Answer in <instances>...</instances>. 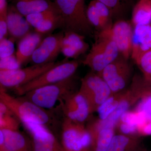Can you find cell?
<instances>
[{
    "mask_svg": "<svg viewBox=\"0 0 151 151\" xmlns=\"http://www.w3.org/2000/svg\"><path fill=\"white\" fill-rule=\"evenodd\" d=\"M0 101L5 103L20 122H32L43 125L58 137L63 116L59 106L52 109H45L22 96L14 97L0 86Z\"/></svg>",
    "mask_w": 151,
    "mask_h": 151,
    "instance_id": "cell-1",
    "label": "cell"
},
{
    "mask_svg": "<svg viewBox=\"0 0 151 151\" xmlns=\"http://www.w3.org/2000/svg\"><path fill=\"white\" fill-rule=\"evenodd\" d=\"M53 3L64 32H73L85 37L94 36L86 16L85 0H54Z\"/></svg>",
    "mask_w": 151,
    "mask_h": 151,
    "instance_id": "cell-2",
    "label": "cell"
},
{
    "mask_svg": "<svg viewBox=\"0 0 151 151\" xmlns=\"http://www.w3.org/2000/svg\"><path fill=\"white\" fill-rule=\"evenodd\" d=\"M77 84L75 74L63 81L33 89L21 96L42 108L52 109L58 101L78 91Z\"/></svg>",
    "mask_w": 151,
    "mask_h": 151,
    "instance_id": "cell-3",
    "label": "cell"
},
{
    "mask_svg": "<svg viewBox=\"0 0 151 151\" xmlns=\"http://www.w3.org/2000/svg\"><path fill=\"white\" fill-rule=\"evenodd\" d=\"M81 62L76 60L65 59L28 83L13 89L15 93L21 96L31 90L65 80L75 75Z\"/></svg>",
    "mask_w": 151,
    "mask_h": 151,
    "instance_id": "cell-4",
    "label": "cell"
},
{
    "mask_svg": "<svg viewBox=\"0 0 151 151\" xmlns=\"http://www.w3.org/2000/svg\"><path fill=\"white\" fill-rule=\"evenodd\" d=\"M150 86L151 82L147 81L144 77L137 76L134 77L130 86L125 89L124 98L118 108L107 119L101 120L98 118L99 126L103 128H116L121 117L138 103Z\"/></svg>",
    "mask_w": 151,
    "mask_h": 151,
    "instance_id": "cell-5",
    "label": "cell"
},
{
    "mask_svg": "<svg viewBox=\"0 0 151 151\" xmlns=\"http://www.w3.org/2000/svg\"><path fill=\"white\" fill-rule=\"evenodd\" d=\"M59 140L63 151H92L86 126L63 116Z\"/></svg>",
    "mask_w": 151,
    "mask_h": 151,
    "instance_id": "cell-6",
    "label": "cell"
},
{
    "mask_svg": "<svg viewBox=\"0 0 151 151\" xmlns=\"http://www.w3.org/2000/svg\"><path fill=\"white\" fill-rule=\"evenodd\" d=\"M120 55L116 44L111 40L96 38V41L81 62L91 71L99 73Z\"/></svg>",
    "mask_w": 151,
    "mask_h": 151,
    "instance_id": "cell-7",
    "label": "cell"
},
{
    "mask_svg": "<svg viewBox=\"0 0 151 151\" xmlns=\"http://www.w3.org/2000/svg\"><path fill=\"white\" fill-rule=\"evenodd\" d=\"M79 90L89 101L93 113L113 94L102 77L92 71L81 78Z\"/></svg>",
    "mask_w": 151,
    "mask_h": 151,
    "instance_id": "cell-8",
    "label": "cell"
},
{
    "mask_svg": "<svg viewBox=\"0 0 151 151\" xmlns=\"http://www.w3.org/2000/svg\"><path fill=\"white\" fill-rule=\"evenodd\" d=\"M132 73L133 68L129 60L120 55L98 74L114 94L127 89L132 79Z\"/></svg>",
    "mask_w": 151,
    "mask_h": 151,
    "instance_id": "cell-9",
    "label": "cell"
},
{
    "mask_svg": "<svg viewBox=\"0 0 151 151\" xmlns=\"http://www.w3.org/2000/svg\"><path fill=\"white\" fill-rule=\"evenodd\" d=\"M133 33L132 24L125 19H120L98 32L96 37L113 41L117 45L120 55L129 60L132 54Z\"/></svg>",
    "mask_w": 151,
    "mask_h": 151,
    "instance_id": "cell-10",
    "label": "cell"
},
{
    "mask_svg": "<svg viewBox=\"0 0 151 151\" xmlns=\"http://www.w3.org/2000/svg\"><path fill=\"white\" fill-rule=\"evenodd\" d=\"M58 62L34 64L16 70L0 71V86L5 89H14L22 86L53 67Z\"/></svg>",
    "mask_w": 151,
    "mask_h": 151,
    "instance_id": "cell-11",
    "label": "cell"
},
{
    "mask_svg": "<svg viewBox=\"0 0 151 151\" xmlns=\"http://www.w3.org/2000/svg\"><path fill=\"white\" fill-rule=\"evenodd\" d=\"M59 102L63 116L76 124L85 125L92 116L89 101L79 89Z\"/></svg>",
    "mask_w": 151,
    "mask_h": 151,
    "instance_id": "cell-12",
    "label": "cell"
},
{
    "mask_svg": "<svg viewBox=\"0 0 151 151\" xmlns=\"http://www.w3.org/2000/svg\"><path fill=\"white\" fill-rule=\"evenodd\" d=\"M21 124L30 139L33 151H63L58 137L46 127L30 121Z\"/></svg>",
    "mask_w": 151,
    "mask_h": 151,
    "instance_id": "cell-13",
    "label": "cell"
},
{
    "mask_svg": "<svg viewBox=\"0 0 151 151\" xmlns=\"http://www.w3.org/2000/svg\"><path fill=\"white\" fill-rule=\"evenodd\" d=\"M63 31L44 38L31 58L34 64H46L54 62L61 52L64 37Z\"/></svg>",
    "mask_w": 151,
    "mask_h": 151,
    "instance_id": "cell-14",
    "label": "cell"
},
{
    "mask_svg": "<svg viewBox=\"0 0 151 151\" xmlns=\"http://www.w3.org/2000/svg\"><path fill=\"white\" fill-rule=\"evenodd\" d=\"M0 151H33L29 137L19 130L0 129Z\"/></svg>",
    "mask_w": 151,
    "mask_h": 151,
    "instance_id": "cell-15",
    "label": "cell"
},
{
    "mask_svg": "<svg viewBox=\"0 0 151 151\" xmlns=\"http://www.w3.org/2000/svg\"><path fill=\"white\" fill-rule=\"evenodd\" d=\"M86 13L89 22L92 27L98 30V32L113 23V16L110 9L97 0L90 2Z\"/></svg>",
    "mask_w": 151,
    "mask_h": 151,
    "instance_id": "cell-16",
    "label": "cell"
},
{
    "mask_svg": "<svg viewBox=\"0 0 151 151\" xmlns=\"http://www.w3.org/2000/svg\"><path fill=\"white\" fill-rule=\"evenodd\" d=\"M92 117L85 126L90 137L92 151H106L116 134V128L97 127L92 121Z\"/></svg>",
    "mask_w": 151,
    "mask_h": 151,
    "instance_id": "cell-17",
    "label": "cell"
},
{
    "mask_svg": "<svg viewBox=\"0 0 151 151\" xmlns=\"http://www.w3.org/2000/svg\"><path fill=\"white\" fill-rule=\"evenodd\" d=\"M134 27L131 58L136 63L143 54L151 50V24Z\"/></svg>",
    "mask_w": 151,
    "mask_h": 151,
    "instance_id": "cell-18",
    "label": "cell"
},
{
    "mask_svg": "<svg viewBox=\"0 0 151 151\" xmlns=\"http://www.w3.org/2000/svg\"><path fill=\"white\" fill-rule=\"evenodd\" d=\"M85 37L73 32H64L61 52L68 59H76L85 53L89 45L85 41Z\"/></svg>",
    "mask_w": 151,
    "mask_h": 151,
    "instance_id": "cell-19",
    "label": "cell"
},
{
    "mask_svg": "<svg viewBox=\"0 0 151 151\" xmlns=\"http://www.w3.org/2000/svg\"><path fill=\"white\" fill-rule=\"evenodd\" d=\"M43 35L30 32L19 40L15 55L20 66L30 60L36 49L43 39Z\"/></svg>",
    "mask_w": 151,
    "mask_h": 151,
    "instance_id": "cell-20",
    "label": "cell"
},
{
    "mask_svg": "<svg viewBox=\"0 0 151 151\" xmlns=\"http://www.w3.org/2000/svg\"><path fill=\"white\" fill-rule=\"evenodd\" d=\"M14 6L8 9L7 22L9 35L15 40H20L29 33L31 26Z\"/></svg>",
    "mask_w": 151,
    "mask_h": 151,
    "instance_id": "cell-21",
    "label": "cell"
},
{
    "mask_svg": "<svg viewBox=\"0 0 151 151\" xmlns=\"http://www.w3.org/2000/svg\"><path fill=\"white\" fill-rule=\"evenodd\" d=\"M140 136L118 133L116 134L106 151H143Z\"/></svg>",
    "mask_w": 151,
    "mask_h": 151,
    "instance_id": "cell-22",
    "label": "cell"
},
{
    "mask_svg": "<svg viewBox=\"0 0 151 151\" xmlns=\"http://www.w3.org/2000/svg\"><path fill=\"white\" fill-rule=\"evenodd\" d=\"M17 10L23 16L54 9V3L50 0H14Z\"/></svg>",
    "mask_w": 151,
    "mask_h": 151,
    "instance_id": "cell-23",
    "label": "cell"
},
{
    "mask_svg": "<svg viewBox=\"0 0 151 151\" xmlns=\"http://www.w3.org/2000/svg\"><path fill=\"white\" fill-rule=\"evenodd\" d=\"M134 27L151 24V0H139L133 9L132 18Z\"/></svg>",
    "mask_w": 151,
    "mask_h": 151,
    "instance_id": "cell-24",
    "label": "cell"
},
{
    "mask_svg": "<svg viewBox=\"0 0 151 151\" xmlns=\"http://www.w3.org/2000/svg\"><path fill=\"white\" fill-rule=\"evenodd\" d=\"M108 6L116 21L125 19L124 17L134 5L131 0H97Z\"/></svg>",
    "mask_w": 151,
    "mask_h": 151,
    "instance_id": "cell-25",
    "label": "cell"
},
{
    "mask_svg": "<svg viewBox=\"0 0 151 151\" xmlns=\"http://www.w3.org/2000/svg\"><path fill=\"white\" fill-rule=\"evenodd\" d=\"M21 124L12 110L0 101V129L19 130Z\"/></svg>",
    "mask_w": 151,
    "mask_h": 151,
    "instance_id": "cell-26",
    "label": "cell"
},
{
    "mask_svg": "<svg viewBox=\"0 0 151 151\" xmlns=\"http://www.w3.org/2000/svg\"><path fill=\"white\" fill-rule=\"evenodd\" d=\"M125 90L112 94L100 106L97 111L99 119H107L118 108L124 98Z\"/></svg>",
    "mask_w": 151,
    "mask_h": 151,
    "instance_id": "cell-27",
    "label": "cell"
},
{
    "mask_svg": "<svg viewBox=\"0 0 151 151\" xmlns=\"http://www.w3.org/2000/svg\"><path fill=\"white\" fill-rule=\"evenodd\" d=\"M134 111L140 116L139 125L151 122V86L137 103Z\"/></svg>",
    "mask_w": 151,
    "mask_h": 151,
    "instance_id": "cell-28",
    "label": "cell"
},
{
    "mask_svg": "<svg viewBox=\"0 0 151 151\" xmlns=\"http://www.w3.org/2000/svg\"><path fill=\"white\" fill-rule=\"evenodd\" d=\"M60 27V20L58 14H57L45 20L35 29L36 32L45 35L51 32L57 28Z\"/></svg>",
    "mask_w": 151,
    "mask_h": 151,
    "instance_id": "cell-29",
    "label": "cell"
},
{
    "mask_svg": "<svg viewBox=\"0 0 151 151\" xmlns=\"http://www.w3.org/2000/svg\"><path fill=\"white\" fill-rule=\"evenodd\" d=\"M57 14H58L55 9H52L28 15L25 17V19L31 26L35 28L45 20Z\"/></svg>",
    "mask_w": 151,
    "mask_h": 151,
    "instance_id": "cell-30",
    "label": "cell"
},
{
    "mask_svg": "<svg viewBox=\"0 0 151 151\" xmlns=\"http://www.w3.org/2000/svg\"><path fill=\"white\" fill-rule=\"evenodd\" d=\"M135 63L142 72L144 78L151 82V50L143 54Z\"/></svg>",
    "mask_w": 151,
    "mask_h": 151,
    "instance_id": "cell-31",
    "label": "cell"
},
{
    "mask_svg": "<svg viewBox=\"0 0 151 151\" xmlns=\"http://www.w3.org/2000/svg\"><path fill=\"white\" fill-rule=\"evenodd\" d=\"M12 38L3 39L0 40V59L12 56L15 52L14 42Z\"/></svg>",
    "mask_w": 151,
    "mask_h": 151,
    "instance_id": "cell-32",
    "label": "cell"
},
{
    "mask_svg": "<svg viewBox=\"0 0 151 151\" xmlns=\"http://www.w3.org/2000/svg\"><path fill=\"white\" fill-rule=\"evenodd\" d=\"M20 67L15 55L0 59V71L16 70Z\"/></svg>",
    "mask_w": 151,
    "mask_h": 151,
    "instance_id": "cell-33",
    "label": "cell"
},
{
    "mask_svg": "<svg viewBox=\"0 0 151 151\" xmlns=\"http://www.w3.org/2000/svg\"><path fill=\"white\" fill-rule=\"evenodd\" d=\"M8 34L7 17H0V40L7 37Z\"/></svg>",
    "mask_w": 151,
    "mask_h": 151,
    "instance_id": "cell-34",
    "label": "cell"
},
{
    "mask_svg": "<svg viewBox=\"0 0 151 151\" xmlns=\"http://www.w3.org/2000/svg\"><path fill=\"white\" fill-rule=\"evenodd\" d=\"M8 9L6 0H0V17L7 16Z\"/></svg>",
    "mask_w": 151,
    "mask_h": 151,
    "instance_id": "cell-35",
    "label": "cell"
},
{
    "mask_svg": "<svg viewBox=\"0 0 151 151\" xmlns=\"http://www.w3.org/2000/svg\"><path fill=\"white\" fill-rule=\"evenodd\" d=\"M131 1L132 2V3H133V4L134 5V6H135V4H136L135 2L137 3L139 0H131ZM137 3H136V4H137Z\"/></svg>",
    "mask_w": 151,
    "mask_h": 151,
    "instance_id": "cell-36",
    "label": "cell"
}]
</instances>
